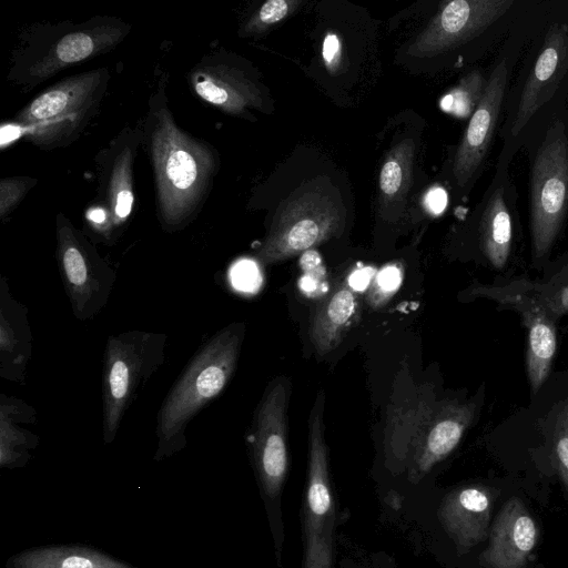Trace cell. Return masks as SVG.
Segmentation results:
<instances>
[{"instance_id":"8","label":"cell","mask_w":568,"mask_h":568,"mask_svg":"<svg viewBox=\"0 0 568 568\" xmlns=\"http://www.w3.org/2000/svg\"><path fill=\"white\" fill-rule=\"evenodd\" d=\"M345 217V207L334 189L310 182L278 207L256 258L262 264H273L313 248L337 236Z\"/></svg>"},{"instance_id":"9","label":"cell","mask_w":568,"mask_h":568,"mask_svg":"<svg viewBox=\"0 0 568 568\" xmlns=\"http://www.w3.org/2000/svg\"><path fill=\"white\" fill-rule=\"evenodd\" d=\"M168 336L164 333L128 331L111 335L102 371L103 439H115L122 418L138 392L161 367Z\"/></svg>"},{"instance_id":"11","label":"cell","mask_w":568,"mask_h":568,"mask_svg":"<svg viewBox=\"0 0 568 568\" xmlns=\"http://www.w3.org/2000/svg\"><path fill=\"white\" fill-rule=\"evenodd\" d=\"M55 229V256L72 313L80 321L91 320L106 305L116 273L62 213Z\"/></svg>"},{"instance_id":"32","label":"cell","mask_w":568,"mask_h":568,"mask_svg":"<svg viewBox=\"0 0 568 568\" xmlns=\"http://www.w3.org/2000/svg\"><path fill=\"white\" fill-rule=\"evenodd\" d=\"M400 283V272L395 266H389L379 272L375 282V295L386 296L393 293Z\"/></svg>"},{"instance_id":"25","label":"cell","mask_w":568,"mask_h":568,"mask_svg":"<svg viewBox=\"0 0 568 568\" xmlns=\"http://www.w3.org/2000/svg\"><path fill=\"white\" fill-rule=\"evenodd\" d=\"M12 568H135L101 551L81 546L29 549L11 559Z\"/></svg>"},{"instance_id":"12","label":"cell","mask_w":568,"mask_h":568,"mask_svg":"<svg viewBox=\"0 0 568 568\" xmlns=\"http://www.w3.org/2000/svg\"><path fill=\"white\" fill-rule=\"evenodd\" d=\"M288 382L278 378L267 389L256 412L250 443L254 467L268 516L278 524V505L288 470L286 410ZM282 529V527H281Z\"/></svg>"},{"instance_id":"13","label":"cell","mask_w":568,"mask_h":568,"mask_svg":"<svg viewBox=\"0 0 568 568\" xmlns=\"http://www.w3.org/2000/svg\"><path fill=\"white\" fill-rule=\"evenodd\" d=\"M143 131L122 132L105 150L99 161L98 209L89 217L94 232L106 241H115L131 215L133 192V163Z\"/></svg>"},{"instance_id":"16","label":"cell","mask_w":568,"mask_h":568,"mask_svg":"<svg viewBox=\"0 0 568 568\" xmlns=\"http://www.w3.org/2000/svg\"><path fill=\"white\" fill-rule=\"evenodd\" d=\"M130 27L111 18L88 21L61 36L28 69L30 80L38 83L61 69L83 62L120 43Z\"/></svg>"},{"instance_id":"22","label":"cell","mask_w":568,"mask_h":568,"mask_svg":"<svg viewBox=\"0 0 568 568\" xmlns=\"http://www.w3.org/2000/svg\"><path fill=\"white\" fill-rule=\"evenodd\" d=\"M358 297L347 283H339L322 300L312 317L310 335L316 352L335 349L359 317Z\"/></svg>"},{"instance_id":"18","label":"cell","mask_w":568,"mask_h":568,"mask_svg":"<svg viewBox=\"0 0 568 568\" xmlns=\"http://www.w3.org/2000/svg\"><path fill=\"white\" fill-rule=\"evenodd\" d=\"M539 528L518 497L509 498L495 518L479 561L485 568H525L537 545Z\"/></svg>"},{"instance_id":"23","label":"cell","mask_w":568,"mask_h":568,"mask_svg":"<svg viewBox=\"0 0 568 568\" xmlns=\"http://www.w3.org/2000/svg\"><path fill=\"white\" fill-rule=\"evenodd\" d=\"M37 423L36 409L14 396L0 395V465L22 467L38 445V436L24 427Z\"/></svg>"},{"instance_id":"3","label":"cell","mask_w":568,"mask_h":568,"mask_svg":"<svg viewBox=\"0 0 568 568\" xmlns=\"http://www.w3.org/2000/svg\"><path fill=\"white\" fill-rule=\"evenodd\" d=\"M244 332L242 323L225 326L184 367L158 413L155 460L185 447L189 423L227 386L237 365Z\"/></svg>"},{"instance_id":"29","label":"cell","mask_w":568,"mask_h":568,"mask_svg":"<svg viewBox=\"0 0 568 568\" xmlns=\"http://www.w3.org/2000/svg\"><path fill=\"white\" fill-rule=\"evenodd\" d=\"M36 183L37 179L30 176L3 178L0 181V217L2 221L11 214Z\"/></svg>"},{"instance_id":"24","label":"cell","mask_w":568,"mask_h":568,"mask_svg":"<svg viewBox=\"0 0 568 568\" xmlns=\"http://www.w3.org/2000/svg\"><path fill=\"white\" fill-rule=\"evenodd\" d=\"M415 142L406 138L393 144L382 165L378 179L379 213L396 217L405 206L410 189Z\"/></svg>"},{"instance_id":"20","label":"cell","mask_w":568,"mask_h":568,"mask_svg":"<svg viewBox=\"0 0 568 568\" xmlns=\"http://www.w3.org/2000/svg\"><path fill=\"white\" fill-rule=\"evenodd\" d=\"M32 354V334L28 307L17 301L4 276L0 284V376L26 384V373Z\"/></svg>"},{"instance_id":"10","label":"cell","mask_w":568,"mask_h":568,"mask_svg":"<svg viewBox=\"0 0 568 568\" xmlns=\"http://www.w3.org/2000/svg\"><path fill=\"white\" fill-rule=\"evenodd\" d=\"M325 393L308 418V468L304 499V568H333L335 507L324 436Z\"/></svg>"},{"instance_id":"30","label":"cell","mask_w":568,"mask_h":568,"mask_svg":"<svg viewBox=\"0 0 568 568\" xmlns=\"http://www.w3.org/2000/svg\"><path fill=\"white\" fill-rule=\"evenodd\" d=\"M257 267L251 262L239 263L232 273L234 286L243 291H252L260 283Z\"/></svg>"},{"instance_id":"19","label":"cell","mask_w":568,"mask_h":568,"mask_svg":"<svg viewBox=\"0 0 568 568\" xmlns=\"http://www.w3.org/2000/svg\"><path fill=\"white\" fill-rule=\"evenodd\" d=\"M498 494L488 486L469 485L452 490L442 500L438 518L459 554L469 551L487 537Z\"/></svg>"},{"instance_id":"6","label":"cell","mask_w":568,"mask_h":568,"mask_svg":"<svg viewBox=\"0 0 568 568\" xmlns=\"http://www.w3.org/2000/svg\"><path fill=\"white\" fill-rule=\"evenodd\" d=\"M567 112L523 149L529 165V227L534 262L541 261L551 251L568 219Z\"/></svg>"},{"instance_id":"31","label":"cell","mask_w":568,"mask_h":568,"mask_svg":"<svg viewBox=\"0 0 568 568\" xmlns=\"http://www.w3.org/2000/svg\"><path fill=\"white\" fill-rule=\"evenodd\" d=\"M537 298L552 314L554 317L568 313V284L559 285L544 296Z\"/></svg>"},{"instance_id":"14","label":"cell","mask_w":568,"mask_h":568,"mask_svg":"<svg viewBox=\"0 0 568 568\" xmlns=\"http://www.w3.org/2000/svg\"><path fill=\"white\" fill-rule=\"evenodd\" d=\"M510 163L497 158L490 183L473 215L478 247L498 270L507 264L519 227L518 191L509 172Z\"/></svg>"},{"instance_id":"5","label":"cell","mask_w":568,"mask_h":568,"mask_svg":"<svg viewBox=\"0 0 568 568\" xmlns=\"http://www.w3.org/2000/svg\"><path fill=\"white\" fill-rule=\"evenodd\" d=\"M532 0H452L445 2L408 47L430 58L465 51L474 59L499 47Z\"/></svg>"},{"instance_id":"2","label":"cell","mask_w":568,"mask_h":568,"mask_svg":"<svg viewBox=\"0 0 568 568\" xmlns=\"http://www.w3.org/2000/svg\"><path fill=\"white\" fill-rule=\"evenodd\" d=\"M143 139L154 173L160 225L169 233L181 231L201 212L219 171V155L211 144L183 130L159 102L150 108Z\"/></svg>"},{"instance_id":"33","label":"cell","mask_w":568,"mask_h":568,"mask_svg":"<svg viewBox=\"0 0 568 568\" xmlns=\"http://www.w3.org/2000/svg\"><path fill=\"white\" fill-rule=\"evenodd\" d=\"M323 58L331 71L337 70L341 61V43L336 34L328 33L323 42Z\"/></svg>"},{"instance_id":"34","label":"cell","mask_w":568,"mask_h":568,"mask_svg":"<svg viewBox=\"0 0 568 568\" xmlns=\"http://www.w3.org/2000/svg\"><path fill=\"white\" fill-rule=\"evenodd\" d=\"M447 201L446 191L440 186H434L425 194L424 206L429 213L438 215L445 210Z\"/></svg>"},{"instance_id":"17","label":"cell","mask_w":568,"mask_h":568,"mask_svg":"<svg viewBox=\"0 0 568 568\" xmlns=\"http://www.w3.org/2000/svg\"><path fill=\"white\" fill-rule=\"evenodd\" d=\"M195 94L206 103L234 116L262 110L264 95L258 84L239 68L217 57H205L190 72Z\"/></svg>"},{"instance_id":"28","label":"cell","mask_w":568,"mask_h":568,"mask_svg":"<svg viewBox=\"0 0 568 568\" xmlns=\"http://www.w3.org/2000/svg\"><path fill=\"white\" fill-rule=\"evenodd\" d=\"M561 404L552 428L551 452L555 468L568 489V399Z\"/></svg>"},{"instance_id":"1","label":"cell","mask_w":568,"mask_h":568,"mask_svg":"<svg viewBox=\"0 0 568 568\" xmlns=\"http://www.w3.org/2000/svg\"><path fill=\"white\" fill-rule=\"evenodd\" d=\"M568 110V0H539L506 95L498 156L518 151Z\"/></svg>"},{"instance_id":"35","label":"cell","mask_w":568,"mask_h":568,"mask_svg":"<svg viewBox=\"0 0 568 568\" xmlns=\"http://www.w3.org/2000/svg\"><path fill=\"white\" fill-rule=\"evenodd\" d=\"M567 121H568V112H567Z\"/></svg>"},{"instance_id":"27","label":"cell","mask_w":568,"mask_h":568,"mask_svg":"<svg viewBox=\"0 0 568 568\" xmlns=\"http://www.w3.org/2000/svg\"><path fill=\"white\" fill-rule=\"evenodd\" d=\"M301 4V0L266 1L243 26L241 30L242 37L264 34L294 13Z\"/></svg>"},{"instance_id":"15","label":"cell","mask_w":568,"mask_h":568,"mask_svg":"<svg viewBox=\"0 0 568 568\" xmlns=\"http://www.w3.org/2000/svg\"><path fill=\"white\" fill-rule=\"evenodd\" d=\"M514 288L479 286L477 294L490 296L517 308L527 327L526 367L535 394L547 379L557 349V333L552 314L532 294L513 284Z\"/></svg>"},{"instance_id":"21","label":"cell","mask_w":568,"mask_h":568,"mask_svg":"<svg viewBox=\"0 0 568 568\" xmlns=\"http://www.w3.org/2000/svg\"><path fill=\"white\" fill-rule=\"evenodd\" d=\"M473 416V407L466 404L449 403L442 407L416 449L412 481L420 479L457 447Z\"/></svg>"},{"instance_id":"4","label":"cell","mask_w":568,"mask_h":568,"mask_svg":"<svg viewBox=\"0 0 568 568\" xmlns=\"http://www.w3.org/2000/svg\"><path fill=\"white\" fill-rule=\"evenodd\" d=\"M539 0H532L497 49L487 72L484 94L471 114L450 165V178L459 199L469 194L480 178L498 133L508 88L529 39Z\"/></svg>"},{"instance_id":"7","label":"cell","mask_w":568,"mask_h":568,"mask_svg":"<svg viewBox=\"0 0 568 568\" xmlns=\"http://www.w3.org/2000/svg\"><path fill=\"white\" fill-rule=\"evenodd\" d=\"M109 82L105 68L67 78L31 100L16 114L24 136L42 150L75 141L98 113Z\"/></svg>"},{"instance_id":"26","label":"cell","mask_w":568,"mask_h":568,"mask_svg":"<svg viewBox=\"0 0 568 568\" xmlns=\"http://www.w3.org/2000/svg\"><path fill=\"white\" fill-rule=\"evenodd\" d=\"M487 72L481 68L467 72L457 85L442 98L440 108L457 118L471 116L484 94Z\"/></svg>"}]
</instances>
